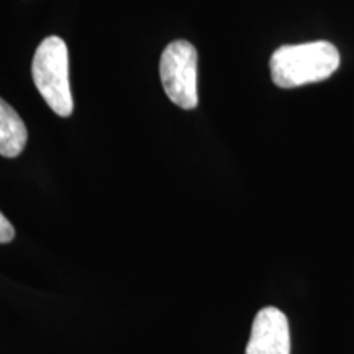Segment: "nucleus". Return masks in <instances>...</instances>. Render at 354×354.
I'll use <instances>...</instances> for the list:
<instances>
[{"label": "nucleus", "instance_id": "obj_6", "mask_svg": "<svg viewBox=\"0 0 354 354\" xmlns=\"http://www.w3.org/2000/svg\"><path fill=\"white\" fill-rule=\"evenodd\" d=\"M13 238H15V230H13L10 221L7 220V216L0 212V245L10 243Z\"/></svg>", "mask_w": 354, "mask_h": 354}, {"label": "nucleus", "instance_id": "obj_2", "mask_svg": "<svg viewBox=\"0 0 354 354\" xmlns=\"http://www.w3.org/2000/svg\"><path fill=\"white\" fill-rule=\"evenodd\" d=\"M33 82L44 102L59 117H69L74 110L69 86L68 46L59 37L44 38L35 53Z\"/></svg>", "mask_w": 354, "mask_h": 354}, {"label": "nucleus", "instance_id": "obj_1", "mask_svg": "<svg viewBox=\"0 0 354 354\" xmlns=\"http://www.w3.org/2000/svg\"><path fill=\"white\" fill-rule=\"evenodd\" d=\"M272 82L281 88H295L322 82L339 68V51L328 41L286 44L272 53Z\"/></svg>", "mask_w": 354, "mask_h": 354}, {"label": "nucleus", "instance_id": "obj_3", "mask_svg": "<svg viewBox=\"0 0 354 354\" xmlns=\"http://www.w3.org/2000/svg\"><path fill=\"white\" fill-rule=\"evenodd\" d=\"M159 74L172 104L184 110L197 107V50L192 43L177 39L167 44L161 55Z\"/></svg>", "mask_w": 354, "mask_h": 354}, {"label": "nucleus", "instance_id": "obj_4", "mask_svg": "<svg viewBox=\"0 0 354 354\" xmlns=\"http://www.w3.org/2000/svg\"><path fill=\"white\" fill-rule=\"evenodd\" d=\"M246 354H290L289 322L282 310L266 307L254 317Z\"/></svg>", "mask_w": 354, "mask_h": 354}, {"label": "nucleus", "instance_id": "obj_5", "mask_svg": "<svg viewBox=\"0 0 354 354\" xmlns=\"http://www.w3.org/2000/svg\"><path fill=\"white\" fill-rule=\"evenodd\" d=\"M28 131L20 115L6 100L0 99V156L17 158L24 151Z\"/></svg>", "mask_w": 354, "mask_h": 354}]
</instances>
